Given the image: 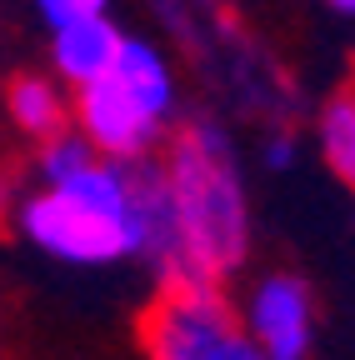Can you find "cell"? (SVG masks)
Returning <instances> with one entry per match:
<instances>
[{
    "label": "cell",
    "instance_id": "cell-1",
    "mask_svg": "<svg viewBox=\"0 0 355 360\" xmlns=\"http://www.w3.org/2000/svg\"><path fill=\"white\" fill-rule=\"evenodd\" d=\"M170 200V285H210L231 276L245 255V195L231 146L215 125L175 135L160 160Z\"/></svg>",
    "mask_w": 355,
    "mask_h": 360
},
{
    "label": "cell",
    "instance_id": "cell-2",
    "mask_svg": "<svg viewBox=\"0 0 355 360\" xmlns=\"http://www.w3.org/2000/svg\"><path fill=\"white\" fill-rule=\"evenodd\" d=\"M20 231L30 245L70 265H110L120 255H141L150 240L141 160H96L56 191H35L20 205Z\"/></svg>",
    "mask_w": 355,
    "mask_h": 360
},
{
    "label": "cell",
    "instance_id": "cell-3",
    "mask_svg": "<svg viewBox=\"0 0 355 360\" xmlns=\"http://www.w3.org/2000/svg\"><path fill=\"white\" fill-rule=\"evenodd\" d=\"M170 110H175V75L165 56L141 35H125L115 65L96 85L75 90L80 135L96 146L101 160H120V165L146 160Z\"/></svg>",
    "mask_w": 355,
    "mask_h": 360
},
{
    "label": "cell",
    "instance_id": "cell-4",
    "mask_svg": "<svg viewBox=\"0 0 355 360\" xmlns=\"http://www.w3.org/2000/svg\"><path fill=\"white\" fill-rule=\"evenodd\" d=\"M141 345L150 360H260L235 310L210 285H165L141 315Z\"/></svg>",
    "mask_w": 355,
    "mask_h": 360
},
{
    "label": "cell",
    "instance_id": "cell-5",
    "mask_svg": "<svg viewBox=\"0 0 355 360\" xmlns=\"http://www.w3.org/2000/svg\"><path fill=\"white\" fill-rule=\"evenodd\" d=\"M310 285L295 276H265L245 300V335L260 360H305L310 350Z\"/></svg>",
    "mask_w": 355,
    "mask_h": 360
},
{
    "label": "cell",
    "instance_id": "cell-6",
    "mask_svg": "<svg viewBox=\"0 0 355 360\" xmlns=\"http://www.w3.org/2000/svg\"><path fill=\"white\" fill-rule=\"evenodd\" d=\"M120 45H125L120 25L110 15H91V20H80V25L51 35V60H56V70H60L65 85L85 90V85H96L115 65Z\"/></svg>",
    "mask_w": 355,
    "mask_h": 360
},
{
    "label": "cell",
    "instance_id": "cell-7",
    "mask_svg": "<svg viewBox=\"0 0 355 360\" xmlns=\"http://www.w3.org/2000/svg\"><path fill=\"white\" fill-rule=\"evenodd\" d=\"M6 110H11V120H15L25 135H35L40 146L56 141V135H65V115H70L60 85L46 80V75H20V80L11 85V96H6Z\"/></svg>",
    "mask_w": 355,
    "mask_h": 360
},
{
    "label": "cell",
    "instance_id": "cell-8",
    "mask_svg": "<svg viewBox=\"0 0 355 360\" xmlns=\"http://www.w3.org/2000/svg\"><path fill=\"white\" fill-rule=\"evenodd\" d=\"M321 150L345 186H355V80L321 110Z\"/></svg>",
    "mask_w": 355,
    "mask_h": 360
},
{
    "label": "cell",
    "instance_id": "cell-9",
    "mask_svg": "<svg viewBox=\"0 0 355 360\" xmlns=\"http://www.w3.org/2000/svg\"><path fill=\"white\" fill-rule=\"evenodd\" d=\"M96 160H101L96 146L85 141L80 130H65V135H56V141L40 146V180H46V191H56V186H65V180H75L80 170H91Z\"/></svg>",
    "mask_w": 355,
    "mask_h": 360
},
{
    "label": "cell",
    "instance_id": "cell-10",
    "mask_svg": "<svg viewBox=\"0 0 355 360\" xmlns=\"http://www.w3.org/2000/svg\"><path fill=\"white\" fill-rule=\"evenodd\" d=\"M91 15H105L101 0H40V20H46L51 35L80 25V20H91Z\"/></svg>",
    "mask_w": 355,
    "mask_h": 360
},
{
    "label": "cell",
    "instance_id": "cell-11",
    "mask_svg": "<svg viewBox=\"0 0 355 360\" xmlns=\"http://www.w3.org/2000/svg\"><path fill=\"white\" fill-rule=\"evenodd\" d=\"M265 160H271V165H290V141H271Z\"/></svg>",
    "mask_w": 355,
    "mask_h": 360
},
{
    "label": "cell",
    "instance_id": "cell-12",
    "mask_svg": "<svg viewBox=\"0 0 355 360\" xmlns=\"http://www.w3.org/2000/svg\"><path fill=\"white\" fill-rule=\"evenodd\" d=\"M330 11H335V15H345V20H355V0H335Z\"/></svg>",
    "mask_w": 355,
    "mask_h": 360
},
{
    "label": "cell",
    "instance_id": "cell-13",
    "mask_svg": "<svg viewBox=\"0 0 355 360\" xmlns=\"http://www.w3.org/2000/svg\"><path fill=\"white\" fill-rule=\"evenodd\" d=\"M0 205H6V186H0Z\"/></svg>",
    "mask_w": 355,
    "mask_h": 360
}]
</instances>
